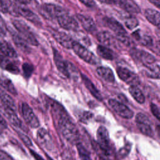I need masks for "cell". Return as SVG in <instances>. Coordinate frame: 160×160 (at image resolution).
Here are the masks:
<instances>
[{
    "label": "cell",
    "instance_id": "1",
    "mask_svg": "<svg viewBox=\"0 0 160 160\" xmlns=\"http://www.w3.org/2000/svg\"><path fill=\"white\" fill-rule=\"evenodd\" d=\"M55 118L58 121L60 131L64 138L71 144H77L79 139V132L67 112L66 111L62 112Z\"/></svg>",
    "mask_w": 160,
    "mask_h": 160
},
{
    "label": "cell",
    "instance_id": "2",
    "mask_svg": "<svg viewBox=\"0 0 160 160\" xmlns=\"http://www.w3.org/2000/svg\"><path fill=\"white\" fill-rule=\"evenodd\" d=\"M132 57L135 59L139 60L144 66H146L149 71H151V74H154L157 77L159 78V66L157 62L156 58L150 53L139 49H132L131 52ZM150 74V76H151Z\"/></svg>",
    "mask_w": 160,
    "mask_h": 160
},
{
    "label": "cell",
    "instance_id": "3",
    "mask_svg": "<svg viewBox=\"0 0 160 160\" xmlns=\"http://www.w3.org/2000/svg\"><path fill=\"white\" fill-rule=\"evenodd\" d=\"M53 54L54 62L58 71L68 78H77L78 73L76 67L71 62L64 60L56 49H53Z\"/></svg>",
    "mask_w": 160,
    "mask_h": 160
},
{
    "label": "cell",
    "instance_id": "4",
    "mask_svg": "<svg viewBox=\"0 0 160 160\" xmlns=\"http://www.w3.org/2000/svg\"><path fill=\"white\" fill-rule=\"evenodd\" d=\"M96 137L98 147L103 156H111L112 149L108 129L104 126H99L97 131Z\"/></svg>",
    "mask_w": 160,
    "mask_h": 160
},
{
    "label": "cell",
    "instance_id": "5",
    "mask_svg": "<svg viewBox=\"0 0 160 160\" xmlns=\"http://www.w3.org/2000/svg\"><path fill=\"white\" fill-rule=\"evenodd\" d=\"M12 24L15 28L19 32L20 36L27 42L33 46H38L39 42L31 31V28L23 21L14 19L12 21Z\"/></svg>",
    "mask_w": 160,
    "mask_h": 160
},
{
    "label": "cell",
    "instance_id": "6",
    "mask_svg": "<svg viewBox=\"0 0 160 160\" xmlns=\"http://www.w3.org/2000/svg\"><path fill=\"white\" fill-rule=\"evenodd\" d=\"M71 49H73L74 52L81 59L90 64L96 65L99 62V59L92 52L89 51L83 45L75 41L72 44Z\"/></svg>",
    "mask_w": 160,
    "mask_h": 160
},
{
    "label": "cell",
    "instance_id": "7",
    "mask_svg": "<svg viewBox=\"0 0 160 160\" xmlns=\"http://www.w3.org/2000/svg\"><path fill=\"white\" fill-rule=\"evenodd\" d=\"M136 122L138 129L143 134L149 137H153L152 124L147 116L141 112L138 113L136 116Z\"/></svg>",
    "mask_w": 160,
    "mask_h": 160
},
{
    "label": "cell",
    "instance_id": "8",
    "mask_svg": "<svg viewBox=\"0 0 160 160\" xmlns=\"http://www.w3.org/2000/svg\"><path fill=\"white\" fill-rule=\"evenodd\" d=\"M108 104L111 109L119 116L124 119H131L134 116L133 111L129 109L126 105L120 102L119 101L110 99L108 101Z\"/></svg>",
    "mask_w": 160,
    "mask_h": 160
},
{
    "label": "cell",
    "instance_id": "9",
    "mask_svg": "<svg viewBox=\"0 0 160 160\" xmlns=\"http://www.w3.org/2000/svg\"><path fill=\"white\" fill-rule=\"evenodd\" d=\"M21 113L24 120L29 126L32 128H37L39 126L38 118L26 102H22L21 104Z\"/></svg>",
    "mask_w": 160,
    "mask_h": 160
},
{
    "label": "cell",
    "instance_id": "10",
    "mask_svg": "<svg viewBox=\"0 0 160 160\" xmlns=\"http://www.w3.org/2000/svg\"><path fill=\"white\" fill-rule=\"evenodd\" d=\"M68 12L64 9L56 4H45L42 6L41 13L48 19H57L63 14Z\"/></svg>",
    "mask_w": 160,
    "mask_h": 160
},
{
    "label": "cell",
    "instance_id": "11",
    "mask_svg": "<svg viewBox=\"0 0 160 160\" xmlns=\"http://www.w3.org/2000/svg\"><path fill=\"white\" fill-rule=\"evenodd\" d=\"M118 77L130 86H137L139 83V79L138 75L126 68L118 67L116 69Z\"/></svg>",
    "mask_w": 160,
    "mask_h": 160
},
{
    "label": "cell",
    "instance_id": "12",
    "mask_svg": "<svg viewBox=\"0 0 160 160\" xmlns=\"http://www.w3.org/2000/svg\"><path fill=\"white\" fill-rule=\"evenodd\" d=\"M57 21L59 26L66 30L77 31L79 29V24L78 21L68 12L62 14L57 18Z\"/></svg>",
    "mask_w": 160,
    "mask_h": 160
},
{
    "label": "cell",
    "instance_id": "13",
    "mask_svg": "<svg viewBox=\"0 0 160 160\" xmlns=\"http://www.w3.org/2000/svg\"><path fill=\"white\" fill-rule=\"evenodd\" d=\"M37 139L39 143L47 150L51 151L54 148V144L49 132L44 128H39L37 132Z\"/></svg>",
    "mask_w": 160,
    "mask_h": 160
},
{
    "label": "cell",
    "instance_id": "14",
    "mask_svg": "<svg viewBox=\"0 0 160 160\" xmlns=\"http://www.w3.org/2000/svg\"><path fill=\"white\" fill-rule=\"evenodd\" d=\"M103 23L104 26L112 30L116 35L127 33L124 27L117 20L112 18L105 17L103 18Z\"/></svg>",
    "mask_w": 160,
    "mask_h": 160
},
{
    "label": "cell",
    "instance_id": "15",
    "mask_svg": "<svg viewBox=\"0 0 160 160\" xmlns=\"http://www.w3.org/2000/svg\"><path fill=\"white\" fill-rule=\"evenodd\" d=\"M97 39L98 41L105 46L115 47L117 45V39L115 38L108 31H101L98 33Z\"/></svg>",
    "mask_w": 160,
    "mask_h": 160
},
{
    "label": "cell",
    "instance_id": "16",
    "mask_svg": "<svg viewBox=\"0 0 160 160\" xmlns=\"http://www.w3.org/2000/svg\"><path fill=\"white\" fill-rule=\"evenodd\" d=\"M53 37L64 48L67 49H71L74 40L72 37L62 31H55L53 33Z\"/></svg>",
    "mask_w": 160,
    "mask_h": 160
},
{
    "label": "cell",
    "instance_id": "17",
    "mask_svg": "<svg viewBox=\"0 0 160 160\" xmlns=\"http://www.w3.org/2000/svg\"><path fill=\"white\" fill-rule=\"evenodd\" d=\"M76 18L86 31L88 32H93L96 30V24L91 17L88 15L78 14L76 15Z\"/></svg>",
    "mask_w": 160,
    "mask_h": 160
},
{
    "label": "cell",
    "instance_id": "18",
    "mask_svg": "<svg viewBox=\"0 0 160 160\" xmlns=\"http://www.w3.org/2000/svg\"><path fill=\"white\" fill-rule=\"evenodd\" d=\"M0 67L8 72L12 74H18L19 72V69L18 66L12 61H11L9 58L0 54Z\"/></svg>",
    "mask_w": 160,
    "mask_h": 160
},
{
    "label": "cell",
    "instance_id": "19",
    "mask_svg": "<svg viewBox=\"0 0 160 160\" xmlns=\"http://www.w3.org/2000/svg\"><path fill=\"white\" fill-rule=\"evenodd\" d=\"M18 12L19 15L22 16L24 18L29 21L32 23L37 26H40L41 24V22L39 17L31 10L24 8L18 6Z\"/></svg>",
    "mask_w": 160,
    "mask_h": 160
},
{
    "label": "cell",
    "instance_id": "20",
    "mask_svg": "<svg viewBox=\"0 0 160 160\" xmlns=\"http://www.w3.org/2000/svg\"><path fill=\"white\" fill-rule=\"evenodd\" d=\"M121 8L130 14L139 13L141 9L138 4L132 0H118Z\"/></svg>",
    "mask_w": 160,
    "mask_h": 160
},
{
    "label": "cell",
    "instance_id": "21",
    "mask_svg": "<svg viewBox=\"0 0 160 160\" xmlns=\"http://www.w3.org/2000/svg\"><path fill=\"white\" fill-rule=\"evenodd\" d=\"M4 115L6 118L9 120V121L15 127L17 128H21L22 127V123L17 114H16L15 111L3 106L2 109Z\"/></svg>",
    "mask_w": 160,
    "mask_h": 160
},
{
    "label": "cell",
    "instance_id": "22",
    "mask_svg": "<svg viewBox=\"0 0 160 160\" xmlns=\"http://www.w3.org/2000/svg\"><path fill=\"white\" fill-rule=\"evenodd\" d=\"M98 75L103 80L108 82H114L115 81L114 75L111 69L108 67L100 66L96 69Z\"/></svg>",
    "mask_w": 160,
    "mask_h": 160
},
{
    "label": "cell",
    "instance_id": "23",
    "mask_svg": "<svg viewBox=\"0 0 160 160\" xmlns=\"http://www.w3.org/2000/svg\"><path fill=\"white\" fill-rule=\"evenodd\" d=\"M81 78L82 80L86 87V88L89 90V91L91 92V94L98 101H102V97L99 92V91L98 90V89L95 87L92 82L84 74H81Z\"/></svg>",
    "mask_w": 160,
    "mask_h": 160
},
{
    "label": "cell",
    "instance_id": "24",
    "mask_svg": "<svg viewBox=\"0 0 160 160\" xmlns=\"http://www.w3.org/2000/svg\"><path fill=\"white\" fill-rule=\"evenodd\" d=\"M0 99L2 101L3 106H6L13 111L16 110V106L14 100L6 91L0 88Z\"/></svg>",
    "mask_w": 160,
    "mask_h": 160
},
{
    "label": "cell",
    "instance_id": "25",
    "mask_svg": "<svg viewBox=\"0 0 160 160\" xmlns=\"http://www.w3.org/2000/svg\"><path fill=\"white\" fill-rule=\"evenodd\" d=\"M132 37L138 41H139L143 46L150 47L152 45V38L146 34L142 33L139 30L134 31L132 34Z\"/></svg>",
    "mask_w": 160,
    "mask_h": 160
},
{
    "label": "cell",
    "instance_id": "26",
    "mask_svg": "<svg viewBox=\"0 0 160 160\" xmlns=\"http://www.w3.org/2000/svg\"><path fill=\"white\" fill-rule=\"evenodd\" d=\"M12 38L16 46L22 51L25 53H29L31 49L28 45L27 42L20 36L19 34L12 32H11Z\"/></svg>",
    "mask_w": 160,
    "mask_h": 160
},
{
    "label": "cell",
    "instance_id": "27",
    "mask_svg": "<svg viewBox=\"0 0 160 160\" xmlns=\"http://www.w3.org/2000/svg\"><path fill=\"white\" fill-rule=\"evenodd\" d=\"M145 17L149 22L156 26H159L160 24V14L158 11L148 9L144 12Z\"/></svg>",
    "mask_w": 160,
    "mask_h": 160
},
{
    "label": "cell",
    "instance_id": "28",
    "mask_svg": "<svg viewBox=\"0 0 160 160\" xmlns=\"http://www.w3.org/2000/svg\"><path fill=\"white\" fill-rule=\"evenodd\" d=\"M97 52L99 56L105 59L112 60L115 58V54L113 51L103 45H99L98 46Z\"/></svg>",
    "mask_w": 160,
    "mask_h": 160
},
{
    "label": "cell",
    "instance_id": "29",
    "mask_svg": "<svg viewBox=\"0 0 160 160\" xmlns=\"http://www.w3.org/2000/svg\"><path fill=\"white\" fill-rule=\"evenodd\" d=\"M0 54L9 58H16L18 57L16 51L11 45L6 42H1Z\"/></svg>",
    "mask_w": 160,
    "mask_h": 160
},
{
    "label": "cell",
    "instance_id": "30",
    "mask_svg": "<svg viewBox=\"0 0 160 160\" xmlns=\"http://www.w3.org/2000/svg\"><path fill=\"white\" fill-rule=\"evenodd\" d=\"M0 86L2 87L4 89L8 91L14 96L18 94L17 90L15 88L12 81L8 78L4 76H0Z\"/></svg>",
    "mask_w": 160,
    "mask_h": 160
},
{
    "label": "cell",
    "instance_id": "31",
    "mask_svg": "<svg viewBox=\"0 0 160 160\" xmlns=\"http://www.w3.org/2000/svg\"><path fill=\"white\" fill-rule=\"evenodd\" d=\"M129 92L132 97L139 104H143L145 101V97L142 91L137 86L132 85L129 88Z\"/></svg>",
    "mask_w": 160,
    "mask_h": 160
},
{
    "label": "cell",
    "instance_id": "32",
    "mask_svg": "<svg viewBox=\"0 0 160 160\" xmlns=\"http://www.w3.org/2000/svg\"><path fill=\"white\" fill-rule=\"evenodd\" d=\"M124 22L125 26L129 29H133L138 26L139 22L138 19L133 15L129 14L124 18Z\"/></svg>",
    "mask_w": 160,
    "mask_h": 160
},
{
    "label": "cell",
    "instance_id": "33",
    "mask_svg": "<svg viewBox=\"0 0 160 160\" xmlns=\"http://www.w3.org/2000/svg\"><path fill=\"white\" fill-rule=\"evenodd\" d=\"M77 149L81 160H91L89 152L80 143H77Z\"/></svg>",
    "mask_w": 160,
    "mask_h": 160
},
{
    "label": "cell",
    "instance_id": "34",
    "mask_svg": "<svg viewBox=\"0 0 160 160\" xmlns=\"http://www.w3.org/2000/svg\"><path fill=\"white\" fill-rule=\"evenodd\" d=\"M116 39L118 41L127 46H130L132 44V41L128 36L127 33L116 35Z\"/></svg>",
    "mask_w": 160,
    "mask_h": 160
},
{
    "label": "cell",
    "instance_id": "35",
    "mask_svg": "<svg viewBox=\"0 0 160 160\" xmlns=\"http://www.w3.org/2000/svg\"><path fill=\"white\" fill-rule=\"evenodd\" d=\"M22 69L24 76L26 78H29L31 76L34 71L33 66L31 64L28 62H25L22 64Z\"/></svg>",
    "mask_w": 160,
    "mask_h": 160
},
{
    "label": "cell",
    "instance_id": "36",
    "mask_svg": "<svg viewBox=\"0 0 160 160\" xmlns=\"http://www.w3.org/2000/svg\"><path fill=\"white\" fill-rule=\"evenodd\" d=\"M18 134L19 137V138L21 139V141L24 142V144L28 146V147H31L32 146V141L31 140V139L25 134L21 132H18Z\"/></svg>",
    "mask_w": 160,
    "mask_h": 160
},
{
    "label": "cell",
    "instance_id": "37",
    "mask_svg": "<svg viewBox=\"0 0 160 160\" xmlns=\"http://www.w3.org/2000/svg\"><path fill=\"white\" fill-rule=\"evenodd\" d=\"M77 39L78 40H79V41H78V42H79L80 44L81 42H82L84 44L88 45V46L91 44L89 38L86 36H85L84 34H83L82 33H78L77 34Z\"/></svg>",
    "mask_w": 160,
    "mask_h": 160
},
{
    "label": "cell",
    "instance_id": "38",
    "mask_svg": "<svg viewBox=\"0 0 160 160\" xmlns=\"http://www.w3.org/2000/svg\"><path fill=\"white\" fill-rule=\"evenodd\" d=\"M92 117V113L88 111H84L82 114L81 116H79V120L83 123H85L88 122L90 119H91Z\"/></svg>",
    "mask_w": 160,
    "mask_h": 160
},
{
    "label": "cell",
    "instance_id": "39",
    "mask_svg": "<svg viewBox=\"0 0 160 160\" xmlns=\"http://www.w3.org/2000/svg\"><path fill=\"white\" fill-rule=\"evenodd\" d=\"M151 111L152 113V114L158 119H159L160 118V113H159V109L158 106L153 103L151 104Z\"/></svg>",
    "mask_w": 160,
    "mask_h": 160
},
{
    "label": "cell",
    "instance_id": "40",
    "mask_svg": "<svg viewBox=\"0 0 160 160\" xmlns=\"http://www.w3.org/2000/svg\"><path fill=\"white\" fill-rule=\"evenodd\" d=\"M0 12L2 13L9 12V8L8 3L3 0H0Z\"/></svg>",
    "mask_w": 160,
    "mask_h": 160
},
{
    "label": "cell",
    "instance_id": "41",
    "mask_svg": "<svg viewBox=\"0 0 160 160\" xmlns=\"http://www.w3.org/2000/svg\"><path fill=\"white\" fill-rule=\"evenodd\" d=\"M0 160H14L12 156L3 150H0Z\"/></svg>",
    "mask_w": 160,
    "mask_h": 160
},
{
    "label": "cell",
    "instance_id": "42",
    "mask_svg": "<svg viewBox=\"0 0 160 160\" xmlns=\"http://www.w3.org/2000/svg\"><path fill=\"white\" fill-rule=\"evenodd\" d=\"M85 6L92 8L95 6V2L94 0H79Z\"/></svg>",
    "mask_w": 160,
    "mask_h": 160
},
{
    "label": "cell",
    "instance_id": "43",
    "mask_svg": "<svg viewBox=\"0 0 160 160\" xmlns=\"http://www.w3.org/2000/svg\"><path fill=\"white\" fill-rule=\"evenodd\" d=\"M8 127V124L5 119L2 118V116L0 114V129H6Z\"/></svg>",
    "mask_w": 160,
    "mask_h": 160
},
{
    "label": "cell",
    "instance_id": "44",
    "mask_svg": "<svg viewBox=\"0 0 160 160\" xmlns=\"http://www.w3.org/2000/svg\"><path fill=\"white\" fill-rule=\"evenodd\" d=\"M131 149V147L129 146L128 148H122L121 149L120 151H119V153L121 156H126V155L128 154L129 152V150Z\"/></svg>",
    "mask_w": 160,
    "mask_h": 160
},
{
    "label": "cell",
    "instance_id": "45",
    "mask_svg": "<svg viewBox=\"0 0 160 160\" xmlns=\"http://www.w3.org/2000/svg\"><path fill=\"white\" fill-rule=\"evenodd\" d=\"M30 152L31 154V155L34 158V159L36 160H44L41 156H39L38 153H36L35 151H34L32 149H30Z\"/></svg>",
    "mask_w": 160,
    "mask_h": 160
},
{
    "label": "cell",
    "instance_id": "46",
    "mask_svg": "<svg viewBox=\"0 0 160 160\" xmlns=\"http://www.w3.org/2000/svg\"><path fill=\"white\" fill-rule=\"evenodd\" d=\"M99 2L104 3V4H114L116 3V0H98Z\"/></svg>",
    "mask_w": 160,
    "mask_h": 160
},
{
    "label": "cell",
    "instance_id": "47",
    "mask_svg": "<svg viewBox=\"0 0 160 160\" xmlns=\"http://www.w3.org/2000/svg\"><path fill=\"white\" fill-rule=\"evenodd\" d=\"M149 1L153 4H154L157 8H159L160 0H149Z\"/></svg>",
    "mask_w": 160,
    "mask_h": 160
},
{
    "label": "cell",
    "instance_id": "48",
    "mask_svg": "<svg viewBox=\"0 0 160 160\" xmlns=\"http://www.w3.org/2000/svg\"><path fill=\"white\" fill-rule=\"evenodd\" d=\"M16 1H18V2L21 3V4H28L29 3L31 2V0H15Z\"/></svg>",
    "mask_w": 160,
    "mask_h": 160
},
{
    "label": "cell",
    "instance_id": "49",
    "mask_svg": "<svg viewBox=\"0 0 160 160\" xmlns=\"http://www.w3.org/2000/svg\"><path fill=\"white\" fill-rule=\"evenodd\" d=\"M4 34H5V32H4V29L0 26V36H4Z\"/></svg>",
    "mask_w": 160,
    "mask_h": 160
},
{
    "label": "cell",
    "instance_id": "50",
    "mask_svg": "<svg viewBox=\"0 0 160 160\" xmlns=\"http://www.w3.org/2000/svg\"><path fill=\"white\" fill-rule=\"evenodd\" d=\"M46 156L47 157V159H48V160H53V159H52L51 157H49L47 154H46Z\"/></svg>",
    "mask_w": 160,
    "mask_h": 160
},
{
    "label": "cell",
    "instance_id": "51",
    "mask_svg": "<svg viewBox=\"0 0 160 160\" xmlns=\"http://www.w3.org/2000/svg\"><path fill=\"white\" fill-rule=\"evenodd\" d=\"M2 133V129H0V134Z\"/></svg>",
    "mask_w": 160,
    "mask_h": 160
},
{
    "label": "cell",
    "instance_id": "52",
    "mask_svg": "<svg viewBox=\"0 0 160 160\" xmlns=\"http://www.w3.org/2000/svg\"><path fill=\"white\" fill-rule=\"evenodd\" d=\"M0 46H1V42H0Z\"/></svg>",
    "mask_w": 160,
    "mask_h": 160
}]
</instances>
